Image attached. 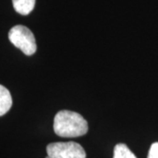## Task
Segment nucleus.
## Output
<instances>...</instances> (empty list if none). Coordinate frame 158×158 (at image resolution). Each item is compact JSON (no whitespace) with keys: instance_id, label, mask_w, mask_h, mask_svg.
<instances>
[{"instance_id":"obj_4","label":"nucleus","mask_w":158,"mask_h":158,"mask_svg":"<svg viewBox=\"0 0 158 158\" xmlns=\"http://www.w3.org/2000/svg\"><path fill=\"white\" fill-rule=\"evenodd\" d=\"M12 99L10 91L0 85V116L5 115L11 107Z\"/></svg>"},{"instance_id":"obj_6","label":"nucleus","mask_w":158,"mask_h":158,"mask_svg":"<svg viewBox=\"0 0 158 158\" xmlns=\"http://www.w3.org/2000/svg\"><path fill=\"white\" fill-rule=\"evenodd\" d=\"M113 158H137L124 143H118L114 148Z\"/></svg>"},{"instance_id":"obj_2","label":"nucleus","mask_w":158,"mask_h":158,"mask_svg":"<svg viewBox=\"0 0 158 158\" xmlns=\"http://www.w3.org/2000/svg\"><path fill=\"white\" fill-rule=\"evenodd\" d=\"M9 40L16 48L27 56H32L36 52L37 45L34 34L25 26L18 25L10 30Z\"/></svg>"},{"instance_id":"obj_3","label":"nucleus","mask_w":158,"mask_h":158,"mask_svg":"<svg viewBox=\"0 0 158 158\" xmlns=\"http://www.w3.org/2000/svg\"><path fill=\"white\" fill-rule=\"evenodd\" d=\"M47 154L52 158H86L85 149L74 141L50 143L47 146Z\"/></svg>"},{"instance_id":"obj_1","label":"nucleus","mask_w":158,"mask_h":158,"mask_svg":"<svg viewBox=\"0 0 158 158\" xmlns=\"http://www.w3.org/2000/svg\"><path fill=\"white\" fill-rule=\"evenodd\" d=\"M54 131L60 137H79L88 132V123L81 114L73 111L62 110L55 116Z\"/></svg>"},{"instance_id":"obj_8","label":"nucleus","mask_w":158,"mask_h":158,"mask_svg":"<svg viewBox=\"0 0 158 158\" xmlns=\"http://www.w3.org/2000/svg\"><path fill=\"white\" fill-rule=\"evenodd\" d=\"M46 158H52V157H50V156H46Z\"/></svg>"},{"instance_id":"obj_5","label":"nucleus","mask_w":158,"mask_h":158,"mask_svg":"<svg viewBox=\"0 0 158 158\" xmlns=\"http://www.w3.org/2000/svg\"><path fill=\"white\" fill-rule=\"evenodd\" d=\"M12 4L18 13L27 15L34 10L35 0H12Z\"/></svg>"},{"instance_id":"obj_7","label":"nucleus","mask_w":158,"mask_h":158,"mask_svg":"<svg viewBox=\"0 0 158 158\" xmlns=\"http://www.w3.org/2000/svg\"><path fill=\"white\" fill-rule=\"evenodd\" d=\"M148 158H158V142H155L151 145Z\"/></svg>"}]
</instances>
